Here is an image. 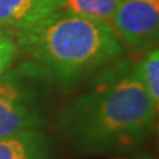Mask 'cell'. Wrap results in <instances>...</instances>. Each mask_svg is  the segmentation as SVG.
Wrapping results in <instances>:
<instances>
[{
	"label": "cell",
	"mask_w": 159,
	"mask_h": 159,
	"mask_svg": "<svg viewBox=\"0 0 159 159\" xmlns=\"http://www.w3.org/2000/svg\"><path fill=\"white\" fill-rule=\"evenodd\" d=\"M154 105L130 60L105 68L64 106L56 126L73 151L103 155L131 151L152 131Z\"/></svg>",
	"instance_id": "1"
},
{
	"label": "cell",
	"mask_w": 159,
	"mask_h": 159,
	"mask_svg": "<svg viewBox=\"0 0 159 159\" xmlns=\"http://www.w3.org/2000/svg\"><path fill=\"white\" fill-rule=\"evenodd\" d=\"M29 64L49 82L72 86L123 56L111 25L57 11L15 39Z\"/></svg>",
	"instance_id": "2"
},
{
	"label": "cell",
	"mask_w": 159,
	"mask_h": 159,
	"mask_svg": "<svg viewBox=\"0 0 159 159\" xmlns=\"http://www.w3.org/2000/svg\"><path fill=\"white\" fill-rule=\"evenodd\" d=\"M48 81L27 62L0 78V138L33 130L45 119Z\"/></svg>",
	"instance_id": "3"
},
{
	"label": "cell",
	"mask_w": 159,
	"mask_h": 159,
	"mask_svg": "<svg viewBox=\"0 0 159 159\" xmlns=\"http://www.w3.org/2000/svg\"><path fill=\"white\" fill-rule=\"evenodd\" d=\"M110 25L134 52L151 51L159 33V0L121 2Z\"/></svg>",
	"instance_id": "4"
},
{
	"label": "cell",
	"mask_w": 159,
	"mask_h": 159,
	"mask_svg": "<svg viewBox=\"0 0 159 159\" xmlns=\"http://www.w3.org/2000/svg\"><path fill=\"white\" fill-rule=\"evenodd\" d=\"M61 0H0V28L16 39L60 9Z\"/></svg>",
	"instance_id": "5"
},
{
	"label": "cell",
	"mask_w": 159,
	"mask_h": 159,
	"mask_svg": "<svg viewBox=\"0 0 159 159\" xmlns=\"http://www.w3.org/2000/svg\"><path fill=\"white\" fill-rule=\"evenodd\" d=\"M0 159H56V148L47 134L24 130L0 138Z\"/></svg>",
	"instance_id": "6"
},
{
	"label": "cell",
	"mask_w": 159,
	"mask_h": 159,
	"mask_svg": "<svg viewBox=\"0 0 159 159\" xmlns=\"http://www.w3.org/2000/svg\"><path fill=\"white\" fill-rule=\"evenodd\" d=\"M119 0H61L58 11L110 24Z\"/></svg>",
	"instance_id": "7"
},
{
	"label": "cell",
	"mask_w": 159,
	"mask_h": 159,
	"mask_svg": "<svg viewBox=\"0 0 159 159\" xmlns=\"http://www.w3.org/2000/svg\"><path fill=\"white\" fill-rule=\"evenodd\" d=\"M135 73L139 81L146 89L154 105H159V52L158 48H152L151 51L141 60V62L135 65Z\"/></svg>",
	"instance_id": "8"
},
{
	"label": "cell",
	"mask_w": 159,
	"mask_h": 159,
	"mask_svg": "<svg viewBox=\"0 0 159 159\" xmlns=\"http://www.w3.org/2000/svg\"><path fill=\"white\" fill-rule=\"evenodd\" d=\"M17 53V45L15 39L0 28V78L11 68Z\"/></svg>",
	"instance_id": "9"
},
{
	"label": "cell",
	"mask_w": 159,
	"mask_h": 159,
	"mask_svg": "<svg viewBox=\"0 0 159 159\" xmlns=\"http://www.w3.org/2000/svg\"><path fill=\"white\" fill-rule=\"evenodd\" d=\"M111 159H151L148 155H135V157H117Z\"/></svg>",
	"instance_id": "10"
},
{
	"label": "cell",
	"mask_w": 159,
	"mask_h": 159,
	"mask_svg": "<svg viewBox=\"0 0 159 159\" xmlns=\"http://www.w3.org/2000/svg\"><path fill=\"white\" fill-rule=\"evenodd\" d=\"M119 2H125V0H119Z\"/></svg>",
	"instance_id": "11"
}]
</instances>
